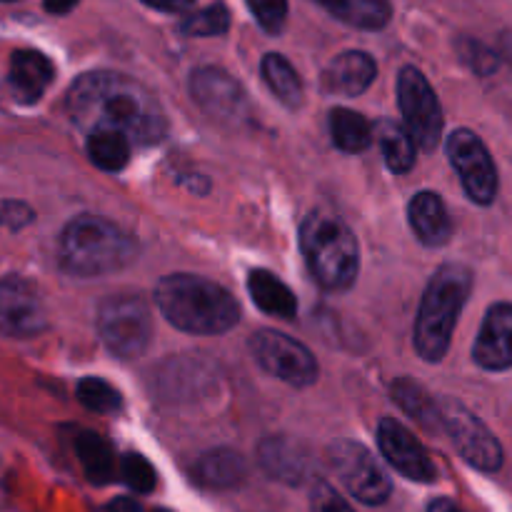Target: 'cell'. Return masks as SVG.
<instances>
[{
    "label": "cell",
    "instance_id": "35",
    "mask_svg": "<svg viewBox=\"0 0 512 512\" xmlns=\"http://www.w3.org/2000/svg\"><path fill=\"white\" fill-rule=\"evenodd\" d=\"M33 208H30L28 203H23V200H5V203H0V225L8 230H23L28 228L30 223H33Z\"/></svg>",
    "mask_w": 512,
    "mask_h": 512
},
{
    "label": "cell",
    "instance_id": "13",
    "mask_svg": "<svg viewBox=\"0 0 512 512\" xmlns=\"http://www.w3.org/2000/svg\"><path fill=\"white\" fill-rule=\"evenodd\" d=\"M190 95L203 113H208L213 120H220V123L238 125L248 120L250 115V100L243 85L233 75L213 68V65L195 70L193 78H190Z\"/></svg>",
    "mask_w": 512,
    "mask_h": 512
},
{
    "label": "cell",
    "instance_id": "25",
    "mask_svg": "<svg viewBox=\"0 0 512 512\" xmlns=\"http://www.w3.org/2000/svg\"><path fill=\"white\" fill-rule=\"evenodd\" d=\"M260 70H263V80L268 83V88L285 108L295 110L303 103V80L285 55L268 53L260 63Z\"/></svg>",
    "mask_w": 512,
    "mask_h": 512
},
{
    "label": "cell",
    "instance_id": "26",
    "mask_svg": "<svg viewBox=\"0 0 512 512\" xmlns=\"http://www.w3.org/2000/svg\"><path fill=\"white\" fill-rule=\"evenodd\" d=\"M373 135V125L355 110L335 108L330 113V138H333L335 148H340L343 153H363L373 143Z\"/></svg>",
    "mask_w": 512,
    "mask_h": 512
},
{
    "label": "cell",
    "instance_id": "40",
    "mask_svg": "<svg viewBox=\"0 0 512 512\" xmlns=\"http://www.w3.org/2000/svg\"><path fill=\"white\" fill-rule=\"evenodd\" d=\"M5 3H10V0H5Z\"/></svg>",
    "mask_w": 512,
    "mask_h": 512
},
{
    "label": "cell",
    "instance_id": "21",
    "mask_svg": "<svg viewBox=\"0 0 512 512\" xmlns=\"http://www.w3.org/2000/svg\"><path fill=\"white\" fill-rule=\"evenodd\" d=\"M245 473H248V468H245L243 455L230 448L208 450L195 463V480L213 490L235 488V485L243 483Z\"/></svg>",
    "mask_w": 512,
    "mask_h": 512
},
{
    "label": "cell",
    "instance_id": "33",
    "mask_svg": "<svg viewBox=\"0 0 512 512\" xmlns=\"http://www.w3.org/2000/svg\"><path fill=\"white\" fill-rule=\"evenodd\" d=\"M310 512H353L348 500L325 480H315L310 493Z\"/></svg>",
    "mask_w": 512,
    "mask_h": 512
},
{
    "label": "cell",
    "instance_id": "32",
    "mask_svg": "<svg viewBox=\"0 0 512 512\" xmlns=\"http://www.w3.org/2000/svg\"><path fill=\"white\" fill-rule=\"evenodd\" d=\"M265 33H280L288 18V0H245Z\"/></svg>",
    "mask_w": 512,
    "mask_h": 512
},
{
    "label": "cell",
    "instance_id": "27",
    "mask_svg": "<svg viewBox=\"0 0 512 512\" xmlns=\"http://www.w3.org/2000/svg\"><path fill=\"white\" fill-rule=\"evenodd\" d=\"M393 400L400 405L405 415L420 423L423 428L435 430L438 425H443V418H440V408L435 405V400L430 398L428 390L423 385L413 383L410 378H398L393 383Z\"/></svg>",
    "mask_w": 512,
    "mask_h": 512
},
{
    "label": "cell",
    "instance_id": "20",
    "mask_svg": "<svg viewBox=\"0 0 512 512\" xmlns=\"http://www.w3.org/2000/svg\"><path fill=\"white\" fill-rule=\"evenodd\" d=\"M248 293L253 303L258 305L263 313L273 315V318L293 320L298 313V300H295L293 290L283 283L270 270H250L248 275Z\"/></svg>",
    "mask_w": 512,
    "mask_h": 512
},
{
    "label": "cell",
    "instance_id": "7",
    "mask_svg": "<svg viewBox=\"0 0 512 512\" xmlns=\"http://www.w3.org/2000/svg\"><path fill=\"white\" fill-rule=\"evenodd\" d=\"M398 103L405 128L410 130L418 148L433 153L443 138V108L433 85L413 65L398 73Z\"/></svg>",
    "mask_w": 512,
    "mask_h": 512
},
{
    "label": "cell",
    "instance_id": "5",
    "mask_svg": "<svg viewBox=\"0 0 512 512\" xmlns=\"http://www.w3.org/2000/svg\"><path fill=\"white\" fill-rule=\"evenodd\" d=\"M300 248L310 275L323 290H348L358 278V240L353 230L335 215H310L300 225Z\"/></svg>",
    "mask_w": 512,
    "mask_h": 512
},
{
    "label": "cell",
    "instance_id": "3",
    "mask_svg": "<svg viewBox=\"0 0 512 512\" xmlns=\"http://www.w3.org/2000/svg\"><path fill=\"white\" fill-rule=\"evenodd\" d=\"M60 268L78 278L118 273L135 260V243L123 228L98 215H80L63 228L58 240Z\"/></svg>",
    "mask_w": 512,
    "mask_h": 512
},
{
    "label": "cell",
    "instance_id": "1",
    "mask_svg": "<svg viewBox=\"0 0 512 512\" xmlns=\"http://www.w3.org/2000/svg\"><path fill=\"white\" fill-rule=\"evenodd\" d=\"M68 113L88 135L115 130L138 145L160 143L168 130L158 98L138 80L113 70L80 75L68 90Z\"/></svg>",
    "mask_w": 512,
    "mask_h": 512
},
{
    "label": "cell",
    "instance_id": "30",
    "mask_svg": "<svg viewBox=\"0 0 512 512\" xmlns=\"http://www.w3.org/2000/svg\"><path fill=\"white\" fill-rule=\"evenodd\" d=\"M230 28V13L223 3H213L203 10H195L183 20L180 30L185 35H198V38H210V35H223Z\"/></svg>",
    "mask_w": 512,
    "mask_h": 512
},
{
    "label": "cell",
    "instance_id": "16",
    "mask_svg": "<svg viewBox=\"0 0 512 512\" xmlns=\"http://www.w3.org/2000/svg\"><path fill=\"white\" fill-rule=\"evenodd\" d=\"M258 463L270 478L285 485L305 483L313 470L308 450L283 435H270L258 445Z\"/></svg>",
    "mask_w": 512,
    "mask_h": 512
},
{
    "label": "cell",
    "instance_id": "11",
    "mask_svg": "<svg viewBox=\"0 0 512 512\" xmlns=\"http://www.w3.org/2000/svg\"><path fill=\"white\" fill-rule=\"evenodd\" d=\"M330 465L343 480L348 493L365 505H383L393 493L388 473L380 468L368 448L360 443H338L330 448Z\"/></svg>",
    "mask_w": 512,
    "mask_h": 512
},
{
    "label": "cell",
    "instance_id": "22",
    "mask_svg": "<svg viewBox=\"0 0 512 512\" xmlns=\"http://www.w3.org/2000/svg\"><path fill=\"white\" fill-rule=\"evenodd\" d=\"M75 453H78L80 468L85 478L93 485H108L118 475V458L103 435L93 430H83L75 438Z\"/></svg>",
    "mask_w": 512,
    "mask_h": 512
},
{
    "label": "cell",
    "instance_id": "17",
    "mask_svg": "<svg viewBox=\"0 0 512 512\" xmlns=\"http://www.w3.org/2000/svg\"><path fill=\"white\" fill-rule=\"evenodd\" d=\"M375 75H378V65H375L373 55L363 53V50H348L330 60L323 73V88L328 93L355 98L373 85Z\"/></svg>",
    "mask_w": 512,
    "mask_h": 512
},
{
    "label": "cell",
    "instance_id": "28",
    "mask_svg": "<svg viewBox=\"0 0 512 512\" xmlns=\"http://www.w3.org/2000/svg\"><path fill=\"white\" fill-rule=\"evenodd\" d=\"M130 143L123 133H115V130H98V133L88 135V158L93 160V165H98L105 173H118L128 165L130 160Z\"/></svg>",
    "mask_w": 512,
    "mask_h": 512
},
{
    "label": "cell",
    "instance_id": "15",
    "mask_svg": "<svg viewBox=\"0 0 512 512\" xmlns=\"http://www.w3.org/2000/svg\"><path fill=\"white\" fill-rule=\"evenodd\" d=\"M473 358L480 368L493 373L512 368V303L490 305L475 338Z\"/></svg>",
    "mask_w": 512,
    "mask_h": 512
},
{
    "label": "cell",
    "instance_id": "31",
    "mask_svg": "<svg viewBox=\"0 0 512 512\" xmlns=\"http://www.w3.org/2000/svg\"><path fill=\"white\" fill-rule=\"evenodd\" d=\"M120 480L128 485L130 490L140 495H148L155 490V483H158V475H155L153 465L143 458L140 453H125L118 463Z\"/></svg>",
    "mask_w": 512,
    "mask_h": 512
},
{
    "label": "cell",
    "instance_id": "8",
    "mask_svg": "<svg viewBox=\"0 0 512 512\" xmlns=\"http://www.w3.org/2000/svg\"><path fill=\"white\" fill-rule=\"evenodd\" d=\"M440 418L465 463L483 473H498L503 468V445L473 410H468L458 400H445L440 405Z\"/></svg>",
    "mask_w": 512,
    "mask_h": 512
},
{
    "label": "cell",
    "instance_id": "6",
    "mask_svg": "<svg viewBox=\"0 0 512 512\" xmlns=\"http://www.w3.org/2000/svg\"><path fill=\"white\" fill-rule=\"evenodd\" d=\"M98 333L115 358L135 360L153 338V315L138 295H110L98 308Z\"/></svg>",
    "mask_w": 512,
    "mask_h": 512
},
{
    "label": "cell",
    "instance_id": "41",
    "mask_svg": "<svg viewBox=\"0 0 512 512\" xmlns=\"http://www.w3.org/2000/svg\"><path fill=\"white\" fill-rule=\"evenodd\" d=\"M158 512H165V510H158Z\"/></svg>",
    "mask_w": 512,
    "mask_h": 512
},
{
    "label": "cell",
    "instance_id": "12",
    "mask_svg": "<svg viewBox=\"0 0 512 512\" xmlns=\"http://www.w3.org/2000/svg\"><path fill=\"white\" fill-rule=\"evenodd\" d=\"M48 325L43 293L20 275L0 278V333L10 338H33Z\"/></svg>",
    "mask_w": 512,
    "mask_h": 512
},
{
    "label": "cell",
    "instance_id": "14",
    "mask_svg": "<svg viewBox=\"0 0 512 512\" xmlns=\"http://www.w3.org/2000/svg\"><path fill=\"white\" fill-rule=\"evenodd\" d=\"M378 445L383 458L388 460L403 478L413 480V483H433L435 475H438L435 473V465L433 460H430L428 450L423 448V443H420L405 425H400L398 420H380Z\"/></svg>",
    "mask_w": 512,
    "mask_h": 512
},
{
    "label": "cell",
    "instance_id": "34",
    "mask_svg": "<svg viewBox=\"0 0 512 512\" xmlns=\"http://www.w3.org/2000/svg\"><path fill=\"white\" fill-rule=\"evenodd\" d=\"M460 55H463L465 63H468L470 68L480 75H488L498 68V58H495L493 50H488L485 45L475 43V40H465V43H460Z\"/></svg>",
    "mask_w": 512,
    "mask_h": 512
},
{
    "label": "cell",
    "instance_id": "18",
    "mask_svg": "<svg viewBox=\"0 0 512 512\" xmlns=\"http://www.w3.org/2000/svg\"><path fill=\"white\" fill-rule=\"evenodd\" d=\"M55 78V68L48 55L38 50H15L10 58L8 83L20 103H38Z\"/></svg>",
    "mask_w": 512,
    "mask_h": 512
},
{
    "label": "cell",
    "instance_id": "4",
    "mask_svg": "<svg viewBox=\"0 0 512 512\" xmlns=\"http://www.w3.org/2000/svg\"><path fill=\"white\" fill-rule=\"evenodd\" d=\"M470 290H473V273L465 265L448 263L435 270L415 318L413 335L420 358L428 363H440L445 358Z\"/></svg>",
    "mask_w": 512,
    "mask_h": 512
},
{
    "label": "cell",
    "instance_id": "29",
    "mask_svg": "<svg viewBox=\"0 0 512 512\" xmlns=\"http://www.w3.org/2000/svg\"><path fill=\"white\" fill-rule=\"evenodd\" d=\"M75 395L93 413H115L123 405V398H120L118 390L108 380L93 378V375L80 380L78 388H75Z\"/></svg>",
    "mask_w": 512,
    "mask_h": 512
},
{
    "label": "cell",
    "instance_id": "36",
    "mask_svg": "<svg viewBox=\"0 0 512 512\" xmlns=\"http://www.w3.org/2000/svg\"><path fill=\"white\" fill-rule=\"evenodd\" d=\"M143 3L155 10H165V13H180V10L193 5V0H143Z\"/></svg>",
    "mask_w": 512,
    "mask_h": 512
},
{
    "label": "cell",
    "instance_id": "38",
    "mask_svg": "<svg viewBox=\"0 0 512 512\" xmlns=\"http://www.w3.org/2000/svg\"><path fill=\"white\" fill-rule=\"evenodd\" d=\"M78 3H80V0H43L45 10H48V13H53V15L70 13V10H73Z\"/></svg>",
    "mask_w": 512,
    "mask_h": 512
},
{
    "label": "cell",
    "instance_id": "39",
    "mask_svg": "<svg viewBox=\"0 0 512 512\" xmlns=\"http://www.w3.org/2000/svg\"><path fill=\"white\" fill-rule=\"evenodd\" d=\"M428 512H463V510H460L458 505L453 503V500H445V498H440V500H435V503H430Z\"/></svg>",
    "mask_w": 512,
    "mask_h": 512
},
{
    "label": "cell",
    "instance_id": "19",
    "mask_svg": "<svg viewBox=\"0 0 512 512\" xmlns=\"http://www.w3.org/2000/svg\"><path fill=\"white\" fill-rule=\"evenodd\" d=\"M408 223L415 238L428 248H440L453 235V220H450L443 198L438 193H430V190L413 195L408 205Z\"/></svg>",
    "mask_w": 512,
    "mask_h": 512
},
{
    "label": "cell",
    "instance_id": "37",
    "mask_svg": "<svg viewBox=\"0 0 512 512\" xmlns=\"http://www.w3.org/2000/svg\"><path fill=\"white\" fill-rule=\"evenodd\" d=\"M103 512H145V508L133 498H115L105 505Z\"/></svg>",
    "mask_w": 512,
    "mask_h": 512
},
{
    "label": "cell",
    "instance_id": "10",
    "mask_svg": "<svg viewBox=\"0 0 512 512\" xmlns=\"http://www.w3.org/2000/svg\"><path fill=\"white\" fill-rule=\"evenodd\" d=\"M445 153H448L450 165L458 173L468 198L478 205L493 203L495 195H498L500 180L498 168H495L490 150L485 148L483 140L473 130L460 128L448 138Z\"/></svg>",
    "mask_w": 512,
    "mask_h": 512
},
{
    "label": "cell",
    "instance_id": "24",
    "mask_svg": "<svg viewBox=\"0 0 512 512\" xmlns=\"http://www.w3.org/2000/svg\"><path fill=\"white\" fill-rule=\"evenodd\" d=\"M375 138H378L380 150H383L385 165H388L393 173L403 175L408 173L415 165V158H418V143L410 135V130L405 125H400L398 120L383 118L378 125H375Z\"/></svg>",
    "mask_w": 512,
    "mask_h": 512
},
{
    "label": "cell",
    "instance_id": "2",
    "mask_svg": "<svg viewBox=\"0 0 512 512\" xmlns=\"http://www.w3.org/2000/svg\"><path fill=\"white\" fill-rule=\"evenodd\" d=\"M160 313L173 328L193 335H220L235 328L240 308L223 285L198 275H165L155 285Z\"/></svg>",
    "mask_w": 512,
    "mask_h": 512
},
{
    "label": "cell",
    "instance_id": "9",
    "mask_svg": "<svg viewBox=\"0 0 512 512\" xmlns=\"http://www.w3.org/2000/svg\"><path fill=\"white\" fill-rule=\"evenodd\" d=\"M250 350L260 368L283 383L305 388L318 380V363H315L313 353L280 330H258L250 338Z\"/></svg>",
    "mask_w": 512,
    "mask_h": 512
},
{
    "label": "cell",
    "instance_id": "23",
    "mask_svg": "<svg viewBox=\"0 0 512 512\" xmlns=\"http://www.w3.org/2000/svg\"><path fill=\"white\" fill-rule=\"evenodd\" d=\"M340 23L360 30H380L393 15L390 0H313Z\"/></svg>",
    "mask_w": 512,
    "mask_h": 512
}]
</instances>
